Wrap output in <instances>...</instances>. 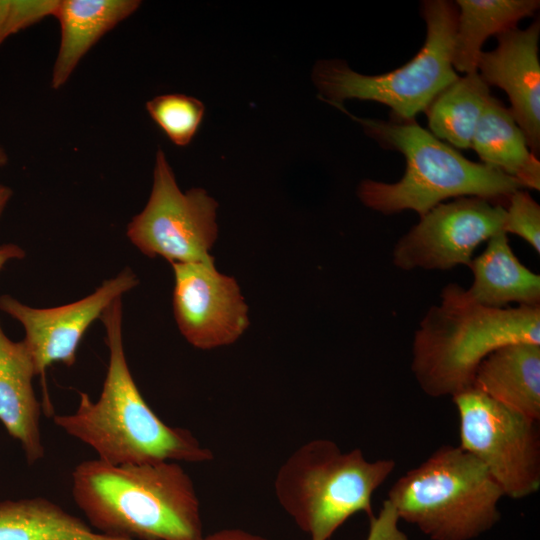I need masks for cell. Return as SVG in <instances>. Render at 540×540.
<instances>
[{
  "mask_svg": "<svg viewBox=\"0 0 540 540\" xmlns=\"http://www.w3.org/2000/svg\"><path fill=\"white\" fill-rule=\"evenodd\" d=\"M72 496L96 532L121 540H201L194 484L179 462L114 465L100 459L72 472Z\"/></svg>",
  "mask_w": 540,
  "mask_h": 540,
  "instance_id": "6da1fadb",
  "label": "cell"
},
{
  "mask_svg": "<svg viewBox=\"0 0 540 540\" xmlns=\"http://www.w3.org/2000/svg\"><path fill=\"white\" fill-rule=\"evenodd\" d=\"M109 363L97 401L79 392L77 410L54 415L56 426L90 446L98 459L114 465L161 461L204 463L214 455L186 429L163 422L141 395L129 370L122 339V302L100 317Z\"/></svg>",
  "mask_w": 540,
  "mask_h": 540,
  "instance_id": "7a4b0ae2",
  "label": "cell"
},
{
  "mask_svg": "<svg viewBox=\"0 0 540 540\" xmlns=\"http://www.w3.org/2000/svg\"><path fill=\"white\" fill-rule=\"evenodd\" d=\"M440 300L421 319L412 343L411 371L430 397L471 389L479 364L504 345L540 344V305L486 307L457 283L445 285Z\"/></svg>",
  "mask_w": 540,
  "mask_h": 540,
  "instance_id": "3957f363",
  "label": "cell"
},
{
  "mask_svg": "<svg viewBox=\"0 0 540 540\" xmlns=\"http://www.w3.org/2000/svg\"><path fill=\"white\" fill-rule=\"evenodd\" d=\"M331 105L358 122L383 148L404 155L406 169L399 181L366 179L359 184L360 201L374 211L392 215L412 210L421 217L449 198L475 196L492 201L524 189L520 182L500 170L466 159L415 120L360 118L342 104Z\"/></svg>",
  "mask_w": 540,
  "mask_h": 540,
  "instance_id": "277c9868",
  "label": "cell"
},
{
  "mask_svg": "<svg viewBox=\"0 0 540 540\" xmlns=\"http://www.w3.org/2000/svg\"><path fill=\"white\" fill-rule=\"evenodd\" d=\"M392 459L368 461L361 449L342 452L330 439L297 448L274 480L281 507L311 540H328L351 516L373 517V493L393 472Z\"/></svg>",
  "mask_w": 540,
  "mask_h": 540,
  "instance_id": "5b68a950",
  "label": "cell"
},
{
  "mask_svg": "<svg viewBox=\"0 0 540 540\" xmlns=\"http://www.w3.org/2000/svg\"><path fill=\"white\" fill-rule=\"evenodd\" d=\"M504 496L484 465L460 446L444 445L390 488L399 519L433 540H469L500 518Z\"/></svg>",
  "mask_w": 540,
  "mask_h": 540,
  "instance_id": "8992f818",
  "label": "cell"
},
{
  "mask_svg": "<svg viewBox=\"0 0 540 540\" xmlns=\"http://www.w3.org/2000/svg\"><path fill=\"white\" fill-rule=\"evenodd\" d=\"M421 15L425 42L409 62L384 74L364 75L342 60H320L312 71L318 97L330 105L347 99L375 101L391 109L393 121L415 120L459 77L452 65L458 7L452 1L426 0Z\"/></svg>",
  "mask_w": 540,
  "mask_h": 540,
  "instance_id": "52a82bcc",
  "label": "cell"
},
{
  "mask_svg": "<svg viewBox=\"0 0 540 540\" xmlns=\"http://www.w3.org/2000/svg\"><path fill=\"white\" fill-rule=\"evenodd\" d=\"M460 447L478 459L504 496L522 499L540 488L538 422L471 388L452 397Z\"/></svg>",
  "mask_w": 540,
  "mask_h": 540,
  "instance_id": "ba28073f",
  "label": "cell"
},
{
  "mask_svg": "<svg viewBox=\"0 0 540 540\" xmlns=\"http://www.w3.org/2000/svg\"><path fill=\"white\" fill-rule=\"evenodd\" d=\"M217 201L203 188L182 192L166 155L158 148L153 185L144 209L127 226V237L144 255L171 264L207 262L218 226Z\"/></svg>",
  "mask_w": 540,
  "mask_h": 540,
  "instance_id": "9c48e42d",
  "label": "cell"
},
{
  "mask_svg": "<svg viewBox=\"0 0 540 540\" xmlns=\"http://www.w3.org/2000/svg\"><path fill=\"white\" fill-rule=\"evenodd\" d=\"M505 214L502 205L475 196L442 202L399 238L392 262L404 271L469 267L477 247L504 232Z\"/></svg>",
  "mask_w": 540,
  "mask_h": 540,
  "instance_id": "30bf717a",
  "label": "cell"
},
{
  "mask_svg": "<svg viewBox=\"0 0 540 540\" xmlns=\"http://www.w3.org/2000/svg\"><path fill=\"white\" fill-rule=\"evenodd\" d=\"M173 312L193 347L210 350L237 341L249 326L248 306L236 280L214 260L173 263Z\"/></svg>",
  "mask_w": 540,
  "mask_h": 540,
  "instance_id": "8fae6325",
  "label": "cell"
},
{
  "mask_svg": "<svg viewBox=\"0 0 540 540\" xmlns=\"http://www.w3.org/2000/svg\"><path fill=\"white\" fill-rule=\"evenodd\" d=\"M138 282L133 271L126 268L117 276L105 280L92 294L70 304L33 308L9 295H2L0 309L23 325V341L32 355L37 375L43 376L53 363L72 366L88 327Z\"/></svg>",
  "mask_w": 540,
  "mask_h": 540,
  "instance_id": "7c38bea8",
  "label": "cell"
},
{
  "mask_svg": "<svg viewBox=\"0 0 540 540\" xmlns=\"http://www.w3.org/2000/svg\"><path fill=\"white\" fill-rule=\"evenodd\" d=\"M539 35V20L525 29L516 27L500 33L497 47L482 51L477 63L480 78L507 93L509 110L536 157L540 151Z\"/></svg>",
  "mask_w": 540,
  "mask_h": 540,
  "instance_id": "4fadbf2b",
  "label": "cell"
},
{
  "mask_svg": "<svg viewBox=\"0 0 540 540\" xmlns=\"http://www.w3.org/2000/svg\"><path fill=\"white\" fill-rule=\"evenodd\" d=\"M37 375L32 355L22 340H10L0 325V422L24 451L28 464L44 456L41 404L32 379Z\"/></svg>",
  "mask_w": 540,
  "mask_h": 540,
  "instance_id": "5bb4252c",
  "label": "cell"
},
{
  "mask_svg": "<svg viewBox=\"0 0 540 540\" xmlns=\"http://www.w3.org/2000/svg\"><path fill=\"white\" fill-rule=\"evenodd\" d=\"M140 5L138 0H58L52 16L60 26V43L51 88H62L87 52Z\"/></svg>",
  "mask_w": 540,
  "mask_h": 540,
  "instance_id": "9a60e30c",
  "label": "cell"
},
{
  "mask_svg": "<svg viewBox=\"0 0 540 540\" xmlns=\"http://www.w3.org/2000/svg\"><path fill=\"white\" fill-rule=\"evenodd\" d=\"M472 388L539 421L540 344L513 343L496 349L479 364Z\"/></svg>",
  "mask_w": 540,
  "mask_h": 540,
  "instance_id": "2e32d148",
  "label": "cell"
},
{
  "mask_svg": "<svg viewBox=\"0 0 540 540\" xmlns=\"http://www.w3.org/2000/svg\"><path fill=\"white\" fill-rule=\"evenodd\" d=\"M469 268L473 282L466 290L477 303L491 308L540 305V276L519 261L505 232L491 237Z\"/></svg>",
  "mask_w": 540,
  "mask_h": 540,
  "instance_id": "e0dca14e",
  "label": "cell"
},
{
  "mask_svg": "<svg viewBox=\"0 0 540 540\" xmlns=\"http://www.w3.org/2000/svg\"><path fill=\"white\" fill-rule=\"evenodd\" d=\"M471 148L483 164L516 179L524 189L539 191L540 162L510 110L492 96L478 121Z\"/></svg>",
  "mask_w": 540,
  "mask_h": 540,
  "instance_id": "ac0fdd59",
  "label": "cell"
},
{
  "mask_svg": "<svg viewBox=\"0 0 540 540\" xmlns=\"http://www.w3.org/2000/svg\"><path fill=\"white\" fill-rule=\"evenodd\" d=\"M457 26L452 65L455 71L477 72L482 46L490 36L514 29L518 22L532 16L538 0H457Z\"/></svg>",
  "mask_w": 540,
  "mask_h": 540,
  "instance_id": "d6986e66",
  "label": "cell"
},
{
  "mask_svg": "<svg viewBox=\"0 0 540 540\" xmlns=\"http://www.w3.org/2000/svg\"><path fill=\"white\" fill-rule=\"evenodd\" d=\"M0 540H121L107 537L58 504L33 497L0 502Z\"/></svg>",
  "mask_w": 540,
  "mask_h": 540,
  "instance_id": "ffe728a7",
  "label": "cell"
},
{
  "mask_svg": "<svg viewBox=\"0 0 540 540\" xmlns=\"http://www.w3.org/2000/svg\"><path fill=\"white\" fill-rule=\"evenodd\" d=\"M491 97L477 72L458 77L425 110L430 132L453 148L469 149L478 121Z\"/></svg>",
  "mask_w": 540,
  "mask_h": 540,
  "instance_id": "44dd1931",
  "label": "cell"
},
{
  "mask_svg": "<svg viewBox=\"0 0 540 540\" xmlns=\"http://www.w3.org/2000/svg\"><path fill=\"white\" fill-rule=\"evenodd\" d=\"M146 110L172 143L184 147L197 133L205 106L192 96L170 93L149 100Z\"/></svg>",
  "mask_w": 540,
  "mask_h": 540,
  "instance_id": "7402d4cb",
  "label": "cell"
},
{
  "mask_svg": "<svg viewBox=\"0 0 540 540\" xmlns=\"http://www.w3.org/2000/svg\"><path fill=\"white\" fill-rule=\"evenodd\" d=\"M503 231L524 239L540 253V206L524 189L509 195Z\"/></svg>",
  "mask_w": 540,
  "mask_h": 540,
  "instance_id": "603a6c76",
  "label": "cell"
},
{
  "mask_svg": "<svg viewBox=\"0 0 540 540\" xmlns=\"http://www.w3.org/2000/svg\"><path fill=\"white\" fill-rule=\"evenodd\" d=\"M58 0H0V46L11 35L52 16Z\"/></svg>",
  "mask_w": 540,
  "mask_h": 540,
  "instance_id": "cb8c5ba5",
  "label": "cell"
},
{
  "mask_svg": "<svg viewBox=\"0 0 540 540\" xmlns=\"http://www.w3.org/2000/svg\"><path fill=\"white\" fill-rule=\"evenodd\" d=\"M399 520L394 507L385 500L379 514L370 518L367 540H409L399 530Z\"/></svg>",
  "mask_w": 540,
  "mask_h": 540,
  "instance_id": "d4e9b609",
  "label": "cell"
},
{
  "mask_svg": "<svg viewBox=\"0 0 540 540\" xmlns=\"http://www.w3.org/2000/svg\"><path fill=\"white\" fill-rule=\"evenodd\" d=\"M201 540H267L264 537L251 534L241 529H224L206 537L203 536Z\"/></svg>",
  "mask_w": 540,
  "mask_h": 540,
  "instance_id": "484cf974",
  "label": "cell"
},
{
  "mask_svg": "<svg viewBox=\"0 0 540 540\" xmlns=\"http://www.w3.org/2000/svg\"><path fill=\"white\" fill-rule=\"evenodd\" d=\"M25 256V251L16 244L0 245V270L4 264L11 259H21Z\"/></svg>",
  "mask_w": 540,
  "mask_h": 540,
  "instance_id": "4316f807",
  "label": "cell"
},
{
  "mask_svg": "<svg viewBox=\"0 0 540 540\" xmlns=\"http://www.w3.org/2000/svg\"><path fill=\"white\" fill-rule=\"evenodd\" d=\"M12 189L8 186L0 184V216L2 215L7 203L12 197Z\"/></svg>",
  "mask_w": 540,
  "mask_h": 540,
  "instance_id": "83f0119b",
  "label": "cell"
},
{
  "mask_svg": "<svg viewBox=\"0 0 540 540\" xmlns=\"http://www.w3.org/2000/svg\"><path fill=\"white\" fill-rule=\"evenodd\" d=\"M8 162V155L3 147L0 146V167L5 166Z\"/></svg>",
  "mask_w": 540,
  "mask_h": 540,
  "instance_id": "f1b7e54d",
  "label": "cell"
}]
</instances>
